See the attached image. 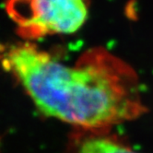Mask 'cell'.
Listing matches in <instances>:
<instances>
[{
	"mask_svg": "<svg viewBox=\"0 0 153 153\" xmlns=\"http://www.w3.org/2000/svg\"><path fill=\"white\" fill-rule=\"evenodd\" d=\"M5 6L19 35L26 41L73 33L89 13L87 0H7Z\"/></svg>",
	"mask_w": 153,
	"mask_h": 153,
	"instance_id": "2",
	"label": "cell"
},
{
	"mask_svg": "<svg viewBox=\"0 0 153 153\" xmlns=\"http://www.w3.org/2000/svg\"><path fill=\"white\" fill-rule=\"evenodd\" d=\"M0 67L42 114L85 131L105 132L147 112L134 69L102 47L69 65L27 41L0 43Z\"/></svg>",
	"mask_w": 153,
	"mask_h": 153,
	"instance_id": "1",
	"label": "cell"
},
{
	"mask_svg": "<svg viewBox=\"0 0 153 153\" xmlns=\"http://www.w3.org/2000/svg\"><path fill=\"white\" fill-rule=\"evenodd\" d=\"M105 132L85 131L73 140V153H137Z\"/></svg>",
	"mask_w": 153,
	"mask_h": 153,
	"instance_id": "3",
	"label": "cell"
}]
</instances>
